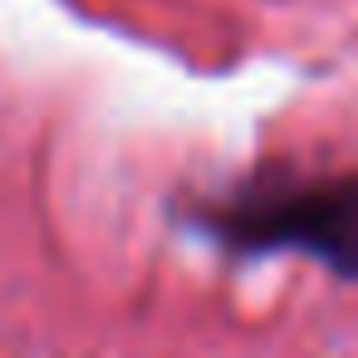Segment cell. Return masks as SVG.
<instances>
[{
	"label": "cell",
	"mask_w": 358,
	"mask_h": 358,
	"mask_svg": "<svg viewBox=\"0 0 358 358\" xmlns=\"http://www.w3.org/2000/svg\"><path fill=\"white\" fill-rule=\"evenodd\" d=\"M260 241L299 245L334 265L338 275L358 280V182H324L309 192H294L275 206H265L250 226Z\"/></svg>",
	"instance_id": "6da1fadb"
}]
</instances>
